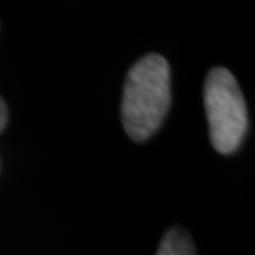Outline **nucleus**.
Returning a JSON list of instances; mask_svg holds the SVG:
<instances>
[{
	"instance_id": "1",
	"label": "nucleus",
	"mask_w": 255,
	"mask_h": 255,
	"mask_svg": "<svg viewBox=\"0 0 255 255\" xmlns=\"http://www.w3.org/2000/svg\"><path fill=\"white\" fill-rule=\"evenodd\" d=\"M171 106V68L164 57L151 53L128 71L121 120L131 139L146 141L159 129Z\"/></svg>"
},
{
	"instance_id": "2",
	"label": "nucleus",
	"mask_w": 255,
	"mask_h": 255,
	"mask_svg": "<svg viewBox=\"0 0 255 255\" xmlns=\"http://www.w3.org/2000/svg\"><path fill=\"white\" fill-rule=\"evenodd\" d=\"M204 106L212 146L222 154H231L246 137L249 118L242 91L227 68L219 66L209 71L204 85Z\"/></svg>"
},
{
	"instance_id": "3",
	"label": "nucleus",
	"mask_w": 255,
	"mask_h": 255,
	"mask_svg": "<svg viewBox=\"0 0 255 255\" xmlns=\"http://www.w3.org/2000/svg\"><path fill=\"white\" fill-rule=\"evenodd\" d=\"M156 255H197L191 236L184 229L174 227L162 237Z\"/></svg>"
},
{
	"instance_id": "4",
	"label": "nucleus",
	"mask_w": 255,
	"mask_h": 255,
	"mask_svg": "<svg viewBox=\"0 0 255 255\" xmlns=\"http://www.w3.org/2000/svg\"><path fill=\"white\" fill-rule=\"evenodd\" d=\"M7 120H8V111H7V106H5L3 100L0 98V131L3 129L5 125H7Z\"/></svg>"
}]
</instances>
